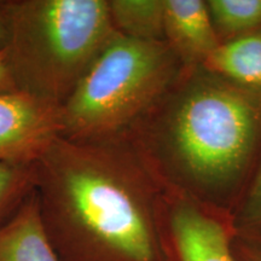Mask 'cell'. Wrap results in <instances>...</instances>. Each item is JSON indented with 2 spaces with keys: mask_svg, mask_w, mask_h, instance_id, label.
Here are the masks:
<instances>
[{
  "mask_svg": "<svg viewBox=\"0 0 261 261\" xmlns=\"http://www.w3.org/2000/svg\"><path fill=\"white\" fill-rule=\"evenodd\" d=\"M163 194L232 219L261 155V92L184 68L123 137Z\"/></svg>",
  "mask_w": 261,
  "mask_h": 261,
  "instance_id": "cell-1",
  "label": "cell"
},
{
  "mask_svg": "<svg viewBox=\"0 0 261 261\" xmlns=\"http://www.w3.org/2000/svg\"><path fill=\"white\" fill-rule=\"evenodd\" d=\"M33 172L61 261H165L163 192L125 139L58 137Z\"/></svg>",
  "mask_w": 261,
  "mask_h": 261,
  "instance_id": "cell-2",
  "label": "cell"
},
{
  "mask_svg": "<svg viewBox=\"0 0 261 261\" xmlns=\"http://www.w3.org/2000/svg\"><path fill=\"white\" fill-rule=\"evenodd\" d=\"M17 90L61 108L116 37L108 0H4Z\"/></svg>",
  "mask_w": 261,
  "mask_h": 261,
  "instance_id": "cell-3",
  "label": "cell"
},
{
  "mask_svg": "<svg viewBox=\"0 0 261 261\" xmlns=\"http://www.w3.org/2000/svg\"><path fill=\"white\" fill-rule=\"evenodd\" d=\"M166 42L117 34L60 108L61 137L123 138L184 70Z\"/></svg>",
  "mask_w": 261,
  "mask_h": 261,
  "instance_id": "cell-4",
  "label": "cell"
},
{
  "mask_svg": "<svg viewBox=\"0 0 261 261\" xmlns=\"http://www.w3.org/2000/svg\"><path fill=\"white\" fill-rule=\"evenodd\" d=\"M165 261H236L231 220L190 201L163 194Z\"/></svg>",
  "mask_w": 261,
  "mask_h": 261,
  "instance_id": "cell-5",
  "label": "cell"
},
{
  "mask_svg": "<svg viewBox=\"0 0 261 261\" xmlns=\"http://www.w3.org/2000/svg\"><path fill=\"white\" fill-rule=\"evenodd\" d=\"M61 129L60 108L21 91L0 94V162L34 165Z\"/></svg>",
  "mask_w": 261,
  "mask_h": 261,
  "instance_id": "cell-6",
  "label": "cell"
},
{
  "mask_svg": "<svg viewBox=\"0 0 261 261\" xmlns=\"http://www.w3.org/2000/svg\"><path fill=\"white\" fill-rule=\"evenodd\" d=\"M165 42L185 68L203 65L220 44L207 0H165Z\"/></svg>",
  "mask_w": 261,
  "mask_h": 261,
  "instance_id": "cell-7",
  "label": "cell"
},
{
  "mask_svg": "<svg viewBox=\"0 0 261 261\" xmlns=\"http://www.w3.org/2000/svg\"><path fill=\"white\" fill-rule=\"evenodd\" d=\"M0 261H61L45 231L34 189L0 225Z\"/></svg>",
  "mask_w": 261,
  "mask_h": 261,
  "instance_id": "cell-8",
  "label": "cell"
},
{
  "mask_svg": "<svg viewBox=\"0 0 261 261\" xmlns=\"http://www.w3.org/2000/svg\"><path fill=\"white\" fill-rule=\"evenodd\" d=\"M203 67L234 85L261 92V31L221 42Z\"/></svg>",
  "mask_w": 261,
  "mask_h": 261,
  "instance_id": "cell-9",
  "label": "cell"
},
{
  "mask_svg": "<svg viewBox=\"0 0 261 261\" xmlns=\"http://www.w3.org/2000/svg\"><path fill=\"white\" fill-rule=\"evenodd\" d=\"M114 29L121 37L165 42V0H108Z\"/></svg>",
  "mask_w": 261,
  "mask_h": 261,
  "instance_id": "cell-10",
  "label": "cell"
},
{
  "mask_svg": "<svg viewBox=\"0 0 261 261\" xmlns=\"http://www.w3.org/2000/svg\"><path fill=\"white\" fill-rule=\"evenodd\" d=\"M219 42L261 31V0H207Z\"/></svg>",
  "mask_w": 261,
  "mask_h": 261,
  "instance_id": "cell-11",
  "label": "cell"
},
{
  "mask_svg": "<svg viewBox=\"0 0 261 261\" xmlns=\"http://www.w3.org/2000/svg\"><path fill=\"white\" fill-rule=\"evenodd\" d=\"M234 237L261 248V155L252 181L231 219Z\"/></svg>",
  "mask_w": 261,
  "mask_h": 261,
  "instance_id": "cell-12",
  "label": "cell"
},
{
  "mask_svg": "<svg viewBox=\"0 0 261 261\" xmlns=\"http://www.w3.org/2000/svg\"><path fill=\"white\" fill-rule=\"evenodd\" d=\"M33 189V165L0 162V225L14 214Z\"/></svg>",
  "mask_w": 261,
  "mask_h": 261,
  "instance_id": "cell-13",
  "label": "cell"
},
{
  "mask_svg": "<svg viewBox=\"0 0 261 261\" xmlns=\"http://www.w3.org/2000/svg\"><path fill=\"white\" fill-rule=\"evenodd\" d=\"M16 91L18 90L10 68L8 55L5 50H0V94L16 92Z\"/></svg>",
  "mask_w": 261,
  "mask_h": 261,
  "instance_id": "cell-14",
  "label": "cell"
},
{
  "mask_svg": "<svg viewBox=\"0 0 261 261\" xmlns=\"http://www.w3.org/2000/svg\"><path fill=\"white\" fill-rule=\"evenodd\" d=\"M232 249L236 261H261V248L233 238Z\"/></svg>",
  "mask_w": 261,
  "mask_h": 261,
  "instance_id": "cell-15",
  "label": "cell"
},
{
  "mask_svg": "<svg viewBox=\"0 0 261 261\" xmlns=\"http://www.w3.org/2000/svg\"><path fill=\"white\" fill-rule=\"evenodd\" d=\"M8 18H6L4 0H0V50H5L8 44Z\"/></svg>",
  "mask_w": 261,
  "mask_h": 261,
  "instance_id": "cell-16",
  "label": "cell"
}]
</instances>
